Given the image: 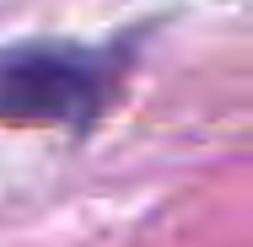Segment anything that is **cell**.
Returning <instances> with one entry per match:
<instances>
[{"mask_svg":"<svg viewBox=\"0 0 253 247\" xmlns=\"http://www.w3.org/2000/svg\"><path fill=\"white\" fill-rule=\"evenodd\" d=\"M102 97H108V65L81 43L0 49V124L22 129L81 124Z\"/></svg>","mask_w":253,"mask_h":247,"instance_id":"cell-1","label":"cell"}]
</instances>
